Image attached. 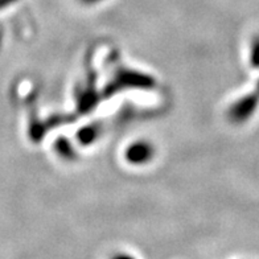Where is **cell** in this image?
Masks as SVG:
<instances>
[{
	"label": "cell",
	"instance_id": "6da1fadb",
	"mask_svg": "<svg viewBox=\"0 0 259 259\" xmlns=\"http://www.w3.org/2000/svg\"><path fill=\"white\" fill-rule=\"evenodd\" d=\"M259 106V79L255 90L235 101L229 109V118L234 123H245L254 115Z\"/></svg>",
	"mask_w": 259,
	"mask_h": 259
},
{
	"label": "cell",
	"instance_id": "7a4b0ae2",
	"mask_svg": "<svg viewBox=\"0 0 259 259\" xmlns=\"http://www.w3.org/2000/svg\"><path fill=\"white\" fill-rule=\"evenodd\" d=\"M154 147L147 142H138L127 148L126 159L131 164H146L154 156Z\"/></svg>",
	"mask_w": 259,
	"mask_h": 259
},
{
	"label": "cell",
	"instance_id": "3957f363",
	"mask_svg": "<svg viewBox=\"0 0 259 259\" xmlns=\"http://www.w3.org/2000/svg\"><path fill=\"white\" fill-rule=\"evenodd\" d=\"M97 134H98V130H97L94 126L85 127V128L81 130L78 134L79 142H81L82 144H90L93 140H94Z\"/></svg>",
	"mask_w": 259,
	"mask_h": 259
},
{
	"label": "cell",
	"instance_id": "277c9868",
	"mask_svg": "<svg viewBox=\"0 0 259 259\" xmlns=\"http://www.w3.org/2000/svg\"><path fill=\"white\" fill-rule=\"evenodd\" d=\"M250 65L251 68L259 69V36L254 37L250 47Z\"/></svg>",
	"mask_w": 259,
	"mask_h": 259
},
{
	"label": "cell",
	"instance_id": "5b68a950",
	"mask_svg": "<svg viewBox=\"0 0 259 259\" xmlns=\"http://www.w3.org/2000/svg\"><path fill=\"white\" fill-rule=\"evenodd\" d=\"M111 259H135L133 255H130V254H116L114 255Z\"/></svg>",
	"mask_w": 259,
	"mask_h": 259
},
{
	"label": "cell",
	"instance_id": "8992f818",
	"mask_svg": "<svg viewBox=\"0 0 259 259\" xmlns=\"http://www.w3.org/2000/svg\"><path fill=\"white\" fill-rule=\"evenodd\" d=\"M82 3L83 4H88V6H90V4H96V3H99L101 0H81Z\"/></svg>",
	"mask_w": 259,
	"mask_h": 259
}]
</instances>
